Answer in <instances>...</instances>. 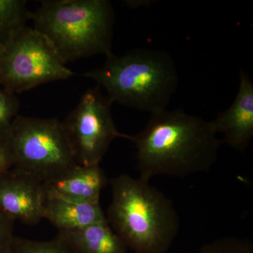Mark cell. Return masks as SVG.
<instances>
[{
	"instance_id": "e0dca14e",
	"label": "cell",
	"mask_w": 253,
	"mask_h": 253,
	"mask_svg": "<svg viewBox=\"0 0 253 253\" xmlns=\"http://www.w3.org/2000/svg\"><path fill=\"white\" fill-rule=\"evenodd\" d=\"M14 221L0 209V253H7L14 239Z\"/></svg>"
},
{
	"instance_id": "4fadbf2b",
	"label": "cell",
	"mask_w": 253,
	"mask_h": 253,
	"mask_svg": "<svg viewBox=\"0 0 253 253\" xmlns=\"http://www.w3.org/2000/svg\"><path fill=\"white\" fill-rule=\"evenodd\" d=\"M26 2L24 0H0V42L4 45L30 20L31 12Z\"/></svg>"
},
{
	"instance_id": "9c48e42d",
	"label": "cell",
	"mask_w": 253,
	"mask_h": 253,
	"mask_svg": "<svg viewBox=\"0 0 253 253\" xmlns=\"http://www.w3.org/2000/svg\"><path fill=\"white\" fill-rule=\"evenodd\" d=\"M239 87L230 107L211 121L215 132L223 135L221 143L243 152L253 138V82L240 71Z\"/></svg>"
},
{
	"instance_id": "7a4b0ae2",
	"label": "cell",
	"mask_w": 253,
	"mask_h": 253,
	"mask_svg": "<svg viewBox=\"0 0 253 253\" xmlns=\"http://www.w3.org/2000/svg\"><path fill=\"white\" fill-rule=\"evenodd\" d=\"M110 226L134 253H166L180 226L172 201L149 181L126 174L111 180Z\"/></svg>"
},
{
	"instance_id": "5bb4252c",
	"label": "cell",
	"mask_w": 253,
	"mask_h": 253,
	"mask_svg": "<svg viewBox=\"0 0 253 253\" xmlns=\"http://www.w3.org/2000/svg\"><path fill=\"white\" fill-rule=\"evenodd\" d=\"M7 253H76L62 236L49 241H33L15 236Z\"/></svg>"
},
{
	"instance_id": "8fae6325",
	"label": "cell",
	"mask_w": 253,
	"mask_h": 253,
	"mask_svg": "<svg viewBox=\"0 0 253 253\" xmlns=\"http://www.w3.org/2000/svg\"><path fill=\"white\" fill-rule=\"evenodd\" d=\"M42 213L43 219L49 221L59 232L76 230L106 219L99 202L75 201L46 192Z\"/></svg>"
},
{
	"instance_id": "30bf717a",
	"label": "cell",
	"mask_w": 253,
	"mask_h": 253,
	"mask_svg": "<svg viewBox=\"0 0 253 253\" xmlns=\"http://www.w3.org/2000/svg\"><path fill=\"white\" fill-rule=\"evenodd\" d=\"M107 183L100 165H76L62 174L43 182L44 191L66 199L84 202H99L101 190Z\"/></svg>"
},
{
	"instance_id": "d6986e66",
	"label": "cell",
	"mask_w": 253,
	"mask_h": 253,
	"mask_svg": "<svg viewBox=\"0 0 253 253\" xmlns=\"http://www.w3.org/2000/svg\"><path fill=\"white\" fill-rule=\"evenodd\" d=\"M4 45L0 42V60H1V56H2L3 51H4Z\"/></svg>"
},
{
	"instance_id": "7c38bea8",
	"label": "cell",
	"mask_w": 253,
	"mask_h": 253,
	"mask_svg": "<svg viewBox=\"0 0 253 253\" xmlns=\"http://www.w3.org/2000/svg\"><path fill=\"white\" fill-rule=\"evenodd\" d=\"M76 253H127V246L107 219L76 230L59 232Z\"/></svg>"
},
{
	"instance_id": "6da1fadb",
	"label": "cell",
	"mask_w": 253,
	"mask_h": 253,
	"mask_svg": "<svg viewBox=\"0 0 253 253\" xmlns=\"http://www.w3.org/2000/svg\"><path fill=\"white\" fill-rule=\"evenodd\" d=\"M123 139L136 146L140 176L149 181L154 176L184 178L207 172L217 162L221 139L211 121L181 110H161L135 135Z\"/></svg>"
},
{
	"instance_id": "3957f363",
	"label": "cell",
	"mask_w": 253,
	"mask_h": 253,
	"mask_svg": "<svg viewBox=\"0 0 253 253\" xmlns=\"http://www.w3.org/2000/svg\"><path fill=\"white\" fill-rule=\"evenodd\" d=\"M118 104L152 113L166 109L179 86L172 56L164 50L136 49L113 53L101 67L83 73Z\"/></svg>"
},
{
	"instance_id": "5b68a950",
	"label": "cell",
	"mask_w": 253,
	"mask_h": 253,
	"mask_svg": "<svg viewBox=\"0 0 253 253\" xmlns=\"http://www.w3.org/2000/svg\"><path fill=\"white\" fill-rule=\"evenodd\" d=\"M14 168L42 182L79 165L62 121L17 116L7 138Z\"/></svg>"
},
{
	"instance_id": "52a82bcc",
	"label": "cell",
	"mask_w": 253,
	"mask_h": 253,
	"mask_svg": "<svg viewBox=\"0 0 253 253\" xmlns=\"http://www.w3.org/2000/svg\"><path fill=\"white\" fill-rule=\"evenodd\" d=\"M113 102L97 86L82 96L77 106L63 121L71 149L81 166H97L116 138L123 137L111 115Z\"/></svg>"
},
{
	"instance_id": "8992f818",
	"label": "cell",
	"mask_w": 253,
	"mask_h": 253,
	"mask_svg": "<svg viewBox=\"0 0 253 253\" xmlns=\"http://www.w3.org/2000/svg\"><path fill=\"white\" fill-rule=\"evenodd\" d=\"M75 75L47 40L33 27L21 28L4 44L0 84L8 92L21 93Z\"/></svg>"
},
{
	"instance_id": "2e32d148",
	"label": "cell",
	"mask_w": 253,
	"mask_h": 253,
	"mask_svg": "<svg viewBox=\"0 0 253 253\" xmlns=\"http://www.w3.org/2000/svg\"><path fill=\"white\" fill-rule=\"evenodd\" d=\"M198 253H253V245L247 239L221 238L204 245Z\"/></svg>"
},
{
	"instance_id": "ac0fdd59",
	"label": "cell",
	"mask_w": 253,
	"mask_h": 253,
	"mask_svg": "<svg viewBox=\"0 0 253 253\" xmlns=\"http://www.w3.org/2000/svg\"><path fill=\"white\" fill-rule=\"evenodd\" d=\"M14 168V160L7 139L0 140V176Z\"/></svg>"
},
{
	"instance_id": "9a60e30c",
	"label": "cell",
	"mask_w": 253,
	"mask_h": 253,
	"mask_svg": "<svg viewBox=\"0 0 253 253\" xmlns=\"http://www.w3.org/2000/svg\"><path fill=\"white\" fill-rule=\"evenodd\" d=\"M18 109L19 102L16 95L0 89V140L7 139Z\"/></svg>"
},
{
	"instance_id": "ba28073f",
	"label": "cell",
	"mask_w": 253,
	"mask_h": 253,
	"mask_svg": "<svg viewBox=\"0 0 253 253\" xmlns=\"http://www.w3.org/2000/svg\"><path fill=\"white\" fill-rule=\"evenodd\" d=\"M43 182L13 168L0 176V209L13 221L36 225L43 219Z\"/></svg>"
},
{
	"instance_id": "277c9868",
	"label": "cell",
	"mask_w": 253,
	"mask_h": 253,
	"mask_svg": "<svg viewBox=\"0 0 253 253\" xmlns=\"http://www.w3.org/2000/svg\"><path fill=\"white\" fill-rule=\"evenodd\" d=\"M30 19L65 64L113 53L115 13L108 0L42 1Z\"/></svg>"
}]
</instances>
